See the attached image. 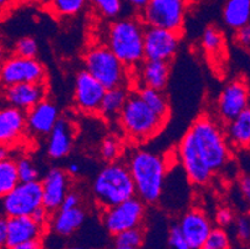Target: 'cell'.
<instances>
[{
  "instance_id": "6da1fadb",
  "label": "cell",
  "mask_w": 250,
  "mask_h": 249,
  "mask_svg": "<svg viewBox=\"0 0 250 249\" xmlns=\"http://www.w3.org/2000/svg\"><path fill=\"white\" fill-rule=\"evenodd\" d=\"M126 166L135 184L136 196L146 204L160 202L167 177L166 159L154 151L140 147L128 155Z\"/></svg>"
},
{
  "instance_id": "7a4b0ae2",
  "label": "cell",
  "mask_w": 250,
  "mask_h": 249,
  "mask_svg": "<svg viewBox=\"0 0 250 249\" xmlns=\"http://www.w3.org/2000/svg\"><path fill=\"white\" fill-rule=\"evenodd\" d=\"M187 134L198 156L213 173L227 167L231 158V148L224 126L213 115L202 113L193 121Z\"/></svg>"
},
{
  "instance_id": "3957f363",
  "label": "cell",
  "mask_w": 250,
  "mask_h": 249,
  "mask_svg": "<svg viewBox=\"0 0 250 249\" xmlns=\"http://www.w3.org/2000/svg\"><path fill=\"white\" fill-rule=\"evenodd\" d=\"M116 121L127 140L137 145L154 138L167 123L140 99L136 91H129Z\"/></svg>"
},
{
  "instance_id": "277c9868",
  "label": "cell",
  "mask_w": 250,
  "mask_h": 249,
  "mask_svg": "<svg viewBox=\"0 0 250 249\" xmlns=\"http://www.w3.org/2000/svg\"><path fill=\"white\" fill-rule=\"evenodd\" d=\"M145 27L138 18H124L111 23L106 31L104 45L129 70L137 68L145 60Z\"/></svg>"
},
{
  "instance_id": "5b68a950",
  "label": "cell",
  "mask_w": 250,
  "mask_h": 249,
  "mask_svg": "<svg viewBox=\"0 0 250 249\" xmlns=\"http://www.w3.org/2000/svg\"><path fill=\"white\" fill-rule=\"evenodd\" d=\"M92 195L102 209L136 196L135 184L126 163L116 161L104 164L95 176Z\"/></svg>"
},
{
  "instance_id": "8992f818",
  "label": "cell",
  "mask_w": 250,
  "mask_h": 249,
  "mask_svg": "<svg viewBox=\"0 0 250 249\" xmlns=\"http://www.w3.org/2000/svg\"><path fill=\"white\" fill-rule=\"evenodd\" d=\"M85 70L104 89L127 86L131 81V70L125 66L104 44H94L83 55Z\"/></svg>"
},
{
  "instance_id": "52a82bcc",
  "label": "cell",
  "mask_w": 250,
  "mask_h": 249,
  "mask_svg": "<svg viewBox=\"0 0 250 249\" xmlns=\"http://www.w3.org/2000/svg\"><path fill=\"white\" fill-rule=\"evenodd\" d=\"M189 0H148L138 19L145 26H156L182 33Z\"/></svg>"
},
{
  "instance_id": "ba28073f",
  "label": "cell",
  "mask_w": 250,
  "mask_h": 249,
  "mask_svg": "<svg viewBox=\"0 0 250 249\" xmlns=\"http://www.w3.org/2000/svg\"><path fill=\"white\" fill-rule=\"evenodd\" d=\"M145 216L146 203L133 196L118 204L102 209L101 221L104 229L115 237L124 230L141 227Z\"/></svg>"
},
{
  "instance_id": "9c48e42d",
  "label": "cell",
  "mask_w": 250,
  "mask_h": 249,
  "mask_svg": "<svg viewBox=\"0 0 250 249\" xmlns=\"http://www.w3.org/2000/svg\"><path fill=\"white\" fill-rule=\"evenodd\" d=\"M46 81V68L38 58H22L13 54L5 56L0 63V88L25 82Z\"/></svg>"
},
{
  "instance_id": "30bf717a",
  "label": "cell",
  "mask_w": 250,
  "mask_h": 249,
  "mask_svg": "<svg viewBox=\"0 0 250 249\" xmlns=\"http://www.w3.org/2000/svg\"><path fill=\"white\" fill-rule=\"evenodd\" d=\"M249 84L243 77L227 82L219 92L214 105V117L220 123H227L249 109Z\"/></svg>"
},
{
  "instance_id": "8fae6325",
  "label": "cell",
  "mask_w": 250,
  "mask_h": 249,
  "mask_svg": "<svg viewBox=\"0 0 250 249\" xmlns=\"http://www.w3.org/2000/svg\"><path fill=\"white\" fill-rule=\"evenodd\" d=\"M182 33L162 27L146 26L143 35V52L147 60L170 63L178 54Z\"/></svg>"
},
{
  "instance_id": "7c38bea8",
  "label": "cell",
  "mask_w": 250,
  "mask_h": 249,
  "mask_svg": "<svg viewBox=\"0 0 250 249\" xmlns=\"http://www.w3.org/2000/svg\"><path fill=\"white\" fill-rule=\"evenodd\" d=\"M1 201L6 217L31 216L42 205V183L40 181L19 182Z\"/></svg>"
},
{
  "instance_id": "4fadbf2b",
  "label": "cell",
  "mask_w": 250,
  "mask_h": 249,
  "mask_svg": "<svg viewBox=\"0 0 250 249\" xmlns=\"http://www.w3.org/2000/svg\"><path fill=\"white\" fill-rule=\"evenodd\" d=\"M106 89L85 68L79 71L74 81V104L83 115H97Z\"/></svg>"
},
{
  "instance_id": "5bb4252c",
  "label": "cell",
  "mask_w": 250,
  "mask_h": 249,
  "mask_svg": "<svg viewBox=\"0 0 250 249\" xmlns=\"http://www.w3.org/2000/svg\"><path fill=\"white\" fill-rule=\"evenodd\" d=\"M177 156H178V161L184 171V175L193 186L204 187L212 181L214 173L207 167L201 157L198 156L187 132L179 141Z\"/></svg>"
},
{
  "instance_id": "9a60e30c",
  "label": "cell",
  "mask_w": 250,
  "mask_h": 249,
  "mask_svg": "<svg viewBox=\"0 0 250 249\" xmlns=\"http://www.w3.org/2000/svg\"><path fill=\"white\" fill-rule=\"evenodd\" d=\"M0 96L9 106L26 113L42 100L46 99L47 84L46 82H25V84L0 88Z\"/></svg>"
},
{
  "instance_id": "2e32d148",
  "label": "cell",
  "mask_w": 250,
  "mask_h": 249,
  "mask_svg": "<svg viewBox=\"0 0 250 249\" xmlns=\"http://www.w3.org/2000/svg\"><path fill=\"white\" fill-rule=\"evenodd\" d=\"M40 183L42 191V207L50 213H54L60 208L63 197L71 189V177L62 168L52 167L45 173Z\"/></svg>"
},
{
  "instance_id": "e0dca14e",
  "label": "cell",
  "mask_w": 250,
  "mask_h": 249,
  "mask_svg": "<svg viewBox=\"0 0 250 249\" xmlns=\"http://www.w3.org/2000/svg\"><path fill=\"white\" fill-rule=\"evenodd\" d=\"M179 233L193 249H199L204 241L207 239L213 225L208 214L198 207H193L188 209L179 219L178 225Z\"/></svg>"
},
{
  "instance_id": "ac0fdd59",
  "label": "cell",
  "mask_w": 250,
  "mask_h": 249,
  "mask_svg": "<svg viewBox=\"0 0 250 249\" xmlns=\"http://www.w3.org/2000/svg\"><path fill=\"white\" fill-rule=\"evenodd\" d=\"M25 113L13 106L0 107V146L10 148L21 145L26 138Z\"/></svg>"
},
{
  "instance_id": "d6986e66",
  "label": "cell",
  "mask_w": 250,
  "mask_h": 249,
  "mask_svg": "<svg viewBox=\"0 0 250 249\" xmlns=\"http://www.w3.org/2000/svg\"><path fill=\"white\" fill-rule=\"evenodd\" d=\"M60 117L58 105L46 97L25 113L26 132L33 137L47 136Z\"/></svg>"
},
{
  "instance_id": "ffe728a7",
  "label": "cell",
  "mask_w": 250,
  "mask_h": 249,
  "mask_svg": "<svg viewBox=\"0 0 250 249\" xmlns=\"http://www.w3.org/2000/svg\"><path fill=\"white\" fill-rule=\"evenodd\" d=\"M170 77V63L160 60H145L131 70V80L138 88H151L163 91Z\"/></svg>"
},
{
  "instance_id": "44dd1931",
  "label": "cell",
  "mask_w": 250,
  "mask_h": 249,
  "mask_svg": "<svg viewBox=\"0 0 250 249\" xmlns=\"http://www.w3.org/2000/svg\"><path fill=\"white\" fill-rule=\"evenodd\" d=\"M46 137L47 156L52 159L65 158L74 148L76 125L69 117H60Z\"/></svg>"
},
{
  "instance_id": "7402d4cb",
  "label": "cell",
  "mask_w": 250,
  "mask_h": 249,
  "mask_svg": "<svg viewBox=\"0 0 250 249\" xmlns=\"http://www.w3.org/2000/svg\"><path fill=\"white\" fill-rule=\"evenodd\" d=\"M46 227L35 222L31 216L8 217V247L42 239Z\"/></svg>"
},
{
  "instance_id": "603a6c76",
  "label": "cell",
  "mask_w": 250,
  "mask_h": 249,
  "mask_svg": "<svg viewBox=\"0 0 250 249\" xmlns=\"http://www.w3.org/2000/svg\"><path fill=\"white\" fill-rule=\"evenodd\" d=\"M86 219V212L81 207L71 209H58L51 213L49 221L50 229L61 237H69L80 229Z\"/></svg>"
},
{
  "instance_id": "cb8c5ba5",
  "label": "cell",
  "mask_w": 250,
  "mask_h": 249,
  "mask_svg": "<svg viewBox=\"0 0 250 249\" xmlns=\"http://www.w3.org/2000/svg\"><path fill=\"white\" fill-rule=\"evenodd\" d=\"M224 132L230 148L248 150L250 146V109L224 123Z\"/></svg>"
},
{
  "instance_id": "d4e9b609",
  "label": "cell",
  "mask_w": 250,
  "mask_h": 249,
  "mask_svg": "<svg viewBox=\"0 0 250 249\" xmlns=\"http://www.w3.org/2000/svg\"><path fill=\"white\" fill-rule=\"evenodd\" d=\"M128 93L129 90L126 86L106 89L101 104H100L97 115L107 121L117 120V116L121 113L122 107H124L125 102L128 97Z\"/></svg>"
},
{
  "instance_id": "484cf974",
  "label": "cell",
  "mask_w": 250,
  "mask_h": 249,
  "mask_svg": "<svg viewBox=\"0 0 250 249\" xmlns=\"http://www.w3.org/2000/svg\"><path fill=\"white\" fill-rule=\"evenodd\" d=\"M223 22L234 31L249 25L250 0H227L223 6Z\"/></svg>"
},
{
  "instance_id": "4316f807",
  "label": "cell",
  "mask_w": 250,
  "mask_h": 249,
  "mask_svg": "<svg viewBox=\"0 0 250 249\" xmlns=\"http://www.w3.org/2000/svg\"><path fill=\"white\" fill-rule=\"evenodd\" d=\"M201 46L208 58L217 61L226 55V36L219 27L209 25L203 30L201 38Z\"/></svg>"
},
{
  "instance_id": "83f0119b",
  "label": "cell",
  "mask_w": 250,
  "mask_h": 249,
  "mask_svg": "<svg viewBox=\"0 0 250 249\" xmlns=\"http://www.w3.org/2000/svg\"><path fill=\"white\" fill-rule=\"evenodd\" d=\"M136 92L149 109L153 110L157 115L168 122L170 117V106L163 91L151 88H138Z\"/></svg>"
},
{
  "instance_id": "f1b7e54d",
  "label": "cell",
  "mask_w": 250,
  "mask_h": 249,
  "mask_svg": "<svg viewBox=\"0 0 250 249\" xmlns=\"http://www.w3.org/2000/svg\"><path fill=\"white\" fill-rule=\"evenodd\" d=\"M46 9L59 19L74 18L86 8L87 0H45Z\"/></svg>"
},
{
  "instance_id": "f546056e",
  "label": "cell",
  "mask_w": 250,
  "mask_h": 249,
  "mask_svg": "<svg viewBox=\"0 0 250 249\" xmlns=\"http://www.w3.org/2000/svg\"><path fill=\"white\" fill-rule=\"evenodd\" d=\"M15 158L6 156L0 159V200L19 183Z\"/></svg>"
},
{
  "instance_id": "4dcf8cb0",
  "label": "cell",
  "mask_w": 250,
  "mask_h": 249,
  "mask_svg": "<svg viewBox=\"0 0 250 249\" xmlns=\"http://www.w3.org/2000/svg\"><path fill=\"white\" fill-rule=\"evenodd\" d=\"M124 154V143L116 135H108L101 141L99 146L100 158L106 163L120 161Z\"/></svg>"
},
{
  "instance_id": "1f68e13d",
  "label": "cell",
  "mask_w": 250,
  "mask_h": 249,
  "mask_svg": "<svg viewBox=\"0 0 250 249\" xmlns=\"http://www.w3.org/2000/svg\"><path fill=\"white\" fill-rule=\"evenodd\" d=\"M15 164H17V172L20 182L39 181L40 171L30 157H19V158L15 159Z\"/></svg>"
},
{
  "instance_id": "d6a6232c",
  "label": "cell",
  "mask_w": 250,
  "mask_h": 249,
  "mask_svg": "<svg viewBox=\"0 0 250 249\" xmlns=\"http://www.w3.org/2000/svg\"><path fill=\"white\" fill-rule=\"evenodd\" d=\"M199 249H231L230 238L224 228H213Z\"/></svg>"
},
{
  "instance_id": "836d02e7",
  "label": "cell",
  "mask_w": 250,
  "mask_h": 249,
  "mask_svg": "<svg viewBox=\"0 0 250 249\" xmlns=\"http://www.w3.org/2000/svg\"><path fill=\"white\" fill-rule=\"evenodd\" d=\"M115 244L125 247H132V248H141L145 241V232L141 227L131 228L121 232L120 234L115 236Z\"/></svg>"
},
{
  "instance_id": "e575fe53",
  "label": "cell",
  "mask_w": 250,
  "mask_h": 249,
  "mask_svg": "<svg viewBox=\"0 0 250 249\" xmlns=\"http://www.w3.org/2000/svg\"><path fill=\"white\" fill-rule=\"evenodd\" d=\"M97 13L107 19H115L122 10L121 0H91Z\"/></svg>"
},
{
  "instance_id": "d590c367",
  "label": "cell",
  "mask_w": 250,
  "mask_h": 249,
  "mask_svg": "<svg viewBox=\"0 0 250 249\" xmlns=\"http://www.w3.org/2000/svg\"><path fill=\"white\" fill-rule=\"evenodd\" d=\"M38 41L31 36H22L14 44V54L22 58H38Z\"/></svg>"
},
{
  "instance_id": "8d00e7d4",
  "label": "cell",
  "mask_w": 250,
  "mask_h": 249,
  "mask_svg": "<svg viewBox=\"0 0 250 249\" xmlns=\"http://www.w3.org/2000/svg\"><path fill=\"white\" fill-rule=\"evenodd\" d=\"M235 223V233L236 238L243 243H247L250 238V219L248 214H242L239 217H235L234 219Z\"/></svg>"
},
{
  "instance_id": "74e56055",
  "label": "cell",
  "mask_w": 250,
  "mask_h": 249,
  "mask_svg": "<svg viewBox=\"0 0 250 249\" xmlns=\"http://www.w3.org/2000/svg\"><path fill=\"white\" fill-rule=\"evenodd\" d=\"M234 219H235V214L234 211L229 207H219L215 212V222L219 226L220 228L229 227L234 223Z\"/></svg>"
},
{
  "instance_id": "f35d334b",
  "label": "cell",
  "mask_w": 250,
  "mask_h": 249,
  "mask_svg": "<svg viewBox=\"0 0 250 249\" xmlns=\"http://www.w3.org/2000/svg\"><path fill=\"white\" fill-rule=\"evenodd\" d=\"M168 244H169L170 249H193L187 242L184 241L177 226H173L170 228L169 236H168Z\"/></svg>"
},
{
  "instance_id": "ab89813d",
  "label": "cell",
  "mask_w": 250,
  "mask_h": 249,
  "mask_svg": "<svg viewBox=\"0 0 250 249\" xmlns=\"http://www.w3.org/2000/svg\"><path fill=\"white\" fill-rule=\"evenodd\" d=\"M81 204V196L79 192L72 191L70 189L67 192V195L63 197L62 203H61L60 208L59 209H71V208H76V207H80Z\"/></svg>"
},
{
  "instance_id": "60d3db41",
  "label": "cell",
  "mask_w": 250,
  "mask_h": 249,
  "mask_svg": "<svg viewBox=\"0 0 250 249\" xmlns=\"http://www.w3.org/2000/svg\"><path fill=\"white\" fill-rule=\"evenodd\" d=\"M234 40L240 47L244 49H249L250 46V26L245 25V26L240 27L238 30H235V36Z\"/></svg>"
},
{
  "instance_id": "b9f144b4",
  "label": "cell",
  "mask_w": 250,
  "mask_h": 249,
  "mask_svg": "<svg viewBox=\"0 0 250 249\" xmlns=\"http://www.w3.org/2000/svg\"><path fill=\"white\" fill-rule=\"evenodd\" d=\"M31 217H33L34 221H35V222H38L39 225L44 226V227H47V226H49V221H50V217H51V213H50L46 208H44V207L42 205V207H39L38 209H35V211H34V213L31 214Z\"/></svg>"
},
{
  "instance_id": "7bdbcfd3",
  "label": "cell",
  "mask_w": 250,
  "mask_h": 249,
  "mask_svg": "<svg viewBox=\"0 0 250 249\" xmlns=\"http://www.w3.org/2000/svg\"><path fill=\"white\" fill-rule=\"evenodd\" d=\"M8 247V217H0V249Z\"/></svg>"
},
{
  "instance_id": "ee69618b",
  "label": "cell",
  "mask_w": 250,
  "mask_h": 249,
  "mask_svg": "<svg viewBox=\"0 0 250 249\" xmlns=\"http://www.w3.org/2000/svg\"><path fill=\"white\" fill-rule=\"evenodd\" d=\"M8 249H44L42 239H34V241L24 242V243L14 244V246L6 247Z\"/></svg>"
},
{
  "instance_id": "f6af8a7d",
  "label": "cell",
  "mask_w": 250,
  "mask_h": 249,
  "mask_svg": "<svg viewBox=\"0 0 250 249\" xmlns=\"http://www.w3.org/2000/svg\"><path fill=\"white\" fill-rule=\"evenodd\" d=\"M239 191L243 197L249 200L250 197V177L249 175H244L239 180Z\"/></svg>"
},
{
  "instance_id": "bcb514c9",
  "label": "cell",
  "mask_w": 250,
  "mask_h": 249,
  "mask_svg": "<svg viewBox=\"0 0 250 249\" xmlns=\"http://www.w3.org/2000/svg\"><path fill=\"white\" fill-rule=\"evenodd\" d=\"M65 171H66L67 175H69L70 177H75V176L80 175L81 166L80 163H77V162H71V163L67 164V167Z\"/></svg>"
},
{
  "instance_id": "7dc6e473",
  "label": "cell",
  "mask_w": 250,
  "mask_h": 249,
  "mask_svg": "<svg viewBox=\"0 0 250 249\" xmlns=\"http://www.w3.org/2000/svg\"><path fill=\"white\" fill-rule=\"evenodd\" d=\"M127 1H128V3L131 4L133 8L137 9L138 11H140L143 6L146 5L147 3H148V0H127Z\"/></svg>"
},
{
  "instance_id": "c3c4849f",
  "label": "cell",
  "mask_w": 250,
  "mask_h": 249,
  "mask_svg": "<svg viewBox=\"0 0 250 249\" xmlns=\"http://www.w3.org/2000/svg\"><path fill=\"white\" fill-rule=\"evenodd\" d=\"M15 0H0V11L5 10L9 6H11L14 4Z\"/></svg>"
},
{
  "instance_id": "681fc988",
  "label": "cell",
  "mask_w": 250,
  "mask_h": 249,
  "mask_svg": "<svg viewBox=\"0 0 250 249\" xmlns=\"http://www.w3.org/2000/svg\"><path fill=\"white\" fill-rule=\"evenodd\" d=\"M9 156V150L8 148L3 147V146H0V159L4 158V157Z\"/></svg>"
},
{
  "instance_id": "f907efd6",
  "label": "cell",
  "mask_w": 250,
  "mask_h": 249,
  "mask_svg": "<svg viewBox=\"0 0 250 249\" xmlns=\"http://www.w3.org/2000/svg\"><path fill=\"white\" fill-rule=\"evenodd\" d=\"M4 58H5V47L0 43V63L4 60Z\"/></svg>"
},
{
  "instance_id": "816d5d0a",
  "label": "cell",
  "mask_w": 250,
  "mask_h": 249,
  "mask_svg": "<svg viewBox=\"0 0 250 249\" xmlns=\"http://www.w3.org/2000/svg\"><path fill=\"white\" fill-rule=\"evenodd\" d=\"M112 249H138V248H132V247H125V246H118V244H115Z\"/></svg>"
},
{
  "instance_id": "f5cc1de1",
  "label": "cell",
  "mask_w": 250,
  "mask_h": 249,
  "mask_svg": "<svg viewBox=\"0 0 250 249\" xmlns=\"http://www.w3.org/2000/svg\"><path fill=\"white\" fill-rule=\"evenodd\" d=\"M24 1H29V3H44L45 0H24Z\"/></svg>"
},
{
  "instance_id": "db71d44e",
  "label": "cell",
  "mask_w": 250,
  "mask_h": 249,
  "mask_svg": "<svg viewBox=\"0 0 250 249\" xmlns=\"http://www.w3.org/2000/svg\"><path fill=\"white\" fill-rule=\"evenodd\" d=\"M201 1H204V0H189V3H201Z\"/></svg>"
},
{
  "instance_id": "11a10c76",
  "label": "cell",
  "mask_w": 250,
  "mask_h": 249,
  "mask_svg": "<svg viewBox=\"0 0 250 249\" xmlns=\"http://www.w3.org/2000/svg\"><path fill=\"white\" fill-rule=\"evenodd\" d=\"M67 249H83V248H81V247H70V248Z\"/></svg>"
}]
</instances>
